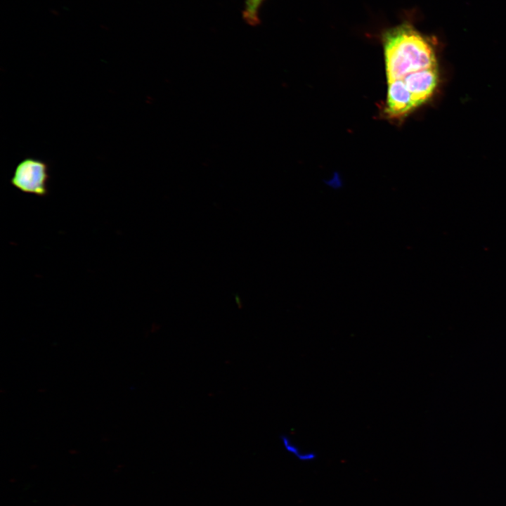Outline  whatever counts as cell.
Masks as SVG:
<instances>
[{
    "label": "cell",
    "instance_id": "obj_2",
    "mask_svg": "<svg viewBox=\"0 0 506 506\" xmlns=\"http://www.w3.org/2000/svg\"><path fill=\"white\" fill-rule=\"evenodd\" d=\"M48 167L45 162L26 157L16 166L11 183L25 193L43 197L48 192Z\"/></svg>",
    "mask_w": 506,
    "mask_h": 506
},
{
    "label": "cell",
    "instance_id": "obj_4",
    "mask_svg": "<svg viewBox=\"0 0 506 506\" xmlns=\"http://www.w3.org/2000/svg\"><path fill=\"white\" fill-rule=\"evenodd\" d=\"M282 442L285 448L290 453L293 454L299 460L303 461H311L316 458V454L313 452H304L297 445H295L287 436H281Z\"/></svg>",
    "mask_w": 506,
    "mask_h": 506
},
{
    "label": "cell",
    "instance_id": "obj_3",
    "mask_svg": "<svg viewBox=\"0 0 506 506\" xmlns=\"http://www.w3.org/2000/svg\"><path fill=\"white\" fill-rule=\"evenodd\" d=\"M265 0H245L242 18L251 26L258 25L261 20L259 12Z\"/></svg>",
    "mask_w": 506,
    "mask_h": 506
},
{
    "label": "cell",
    "instance_id": "obj_1",
    "mask_svg": "<svg viewBox=\"0 0 506 506\" xmlns=\"http://www.w3.org/2000/svg\"><path fill=\"white\" fill-rule=\"evenodd\" d=\"M387 79L384 113L401 119L425 103L438 84V68L432 46L408 23L382 35Z\"/></svg>",
    "mask_w": 506,
    "mask_h": 506
}]
</instances>
